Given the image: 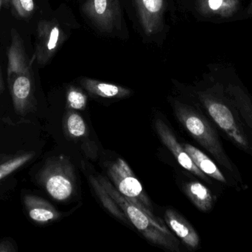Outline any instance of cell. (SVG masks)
I'll return each instance as SVG.
<instances>
[{
  "label": "cell",
  "mask_w": 252,
  "mask_h": 252,
  "mask_svg": "<svg viewBox=\"0 0 252 252\" xmlns=\"http://www.w3.org/2000/svg\"><path fill=\"white\" fill-rule=\"evenodd\" d=\"M23 201L28 216L35 223H50L57 220L62 216L50 203L41 197L25 195Z\"/></svg>",
  "instance_id": "obj_11"
},
{
  "label": "cell",
  "mask_w": 252,
  "mask_h": 252,
  "mask_svg": "<svg viewBox=\"0 0 252 252\" xmlns=\"http://www.w3.org/2000/svg\"><path fill=\"white\" fill-rule=\"evenodd\" d=\"M249 12H250V13H252V4H250V10H249Z\"/></svg>",
  "instance_id": "obj_24"
},
{
  "label": "cell",
  "mask_w": 252,
  "mask_h": 252,
  "mask_svg": "<svg viewBox=\"0 0 252 252\" xmlns=\"http://www.w3.org/2000/svg\"><path fill=\"white\" fill-rule=\"evenodd\" d=\"M98 180L124 212L127 220L148 241L170 251H179L177 240L158 217L134 205L105 178L100 177Z\"/></svg>",
  "instance_id": "obj_2"
},
{
  "label": "cell",
  "mask_w": 252,
  "mask_h": 252,
  "mask_svg": "<svg viewBox=\"0 0 252 252\" xmlns=\"http://www.w3.org/2000/svg\"><path fill=\"white\" fill-rule=\"evenodd\" d=\"M164 220L167 226L182 240V242L192 249L198 247L199 237L194 228L174 210H167L164 213Z\"/></svg>",
  "instance_id": "obj_12"
},
{
  "label": "cell",
  "mask_w": 252,
  "mask_h": 252,
  "mask_svg": "<svg viewBox=\"0 0 252 252\" xmlns=\"http://www.w3.org/2000/svg\"><path fill=\"white\" fill-rule=\"evenodd\" d=\"M81 84L83 87L91 94L94 96H100L107 99H121L130 95L131 91L129 89L110 84V83L103 82L91 78H84L81 79Z\"/></svg>",
  "instance_id": "obj_13"
},
{
  "label": "cell",
  "mask_w": 252,
  "mask_h": 252,
  "mask_svg": "<svg viewBox=\"0 0 252 252\" xmlns=\"http://www.w3.org/2000/svg\"><path fill=\"white\" fill-rule=\"evenodd\" d=\"M199 8L205 14L232 16L238 7L239 0H198Z\"/></svg>",
  "instance_id": "obj_16"
},
{
  "label": "cell",
  "mask_w": 252,
  "mask_h": 252,
  "mask_svg": "<svg viewBox=\"0 0 252 252\" xmlns=\"http://www.w3.org/2000/svg\"><path fill=\"white\" fill-rule=\"evenodd\" d=\"M66 130L71 136L74 138H81L87 134V126L81 115L75 112H70L66 117Z\"/></svg>",
  "instance_id": "obj_18"
},
{
  "label": "cell",
  "mask_w": 252,
  "mask_h": 252,
  "mask_svg": "<svg viewBox=\"0 0 252 252\" xmlns=\"http://www.w3.org/2000/svg\"><path fill=\"white\" fill-rule=\"evenodd\" d=\"M7 83L16 112L25 113L35 106L34 81L20 36L13 30L7 50Z\"/></svg>",
  "instance_id": "obj_1"
},
{
  "label": "cell",
  "mask_w": 252,
  "mask_h": 252,
  "mask_svg": "<svg viewBox=\"0 0 252 252\" xmlns=\"http://www.w3.org/2000/svg\"><path fill=\"white\" fill-rule=\"evenodd\" d=\"M67 105L71 109L81 110L86 108L87 97L79 89L72 87L68 90L66 94Z\"/></svg>",
  "instance_id": "obj_20"
},
{
  "label": "cell",
  "mask_w": 252,
  "mask_h": 252,
  "mask_svg": "<svg viewBox=\"0 0 252 252\" xmlns=\"http://www.w3.org/2000/svg\"><path fill=\"white\" fill-rule=\"evenodd\" d=\"M16 249L15 248L12 241L8 239L1 240L0 241V252H16Z\"/></svg>",
  "instance_id": "obj_22"
},
{
  "label": "cell",
  "mask_w": 252,
  "mask_h": 252,
  "mask_svg": "<svg viewBox=\"0 0 252 252\" xmlns=\"http://www.w3.org/2000/svg\"><path fill=\"white\" fill-rule=\"evenodd\" d=\"M3 0H0V9H1V4H2Z\"/></svg>",
  "instance_id": "obj_25"
},
{
  "label": "cell",
  "mask_w": 252,
  "mask_h": 252,
  "mask_svg": "<svg viewBox=\"0 0 252 252\" xmlns=\"http://www.w3.org/2000/svg\"><path fill=\"white\" fill-rule=\"evenodd\" d=\"M174 109L178 119L189 134L213 154L220 164L232 170V165L222 148L219 137L207 120L183 104H175Z\"/></svg>",
  "instance_id": "obj_4"
},
{
  "label": "cell",
  "mask_w": 252,
  "mask_h": 252,
  "mask_svg": "<svg viewBox=\"0 0 252 252\" xmlns=\"http://www.w3.org/2000/svg\"><path fill=\"white\" fill-rule=\"evenodd\" d=\"M204 106L215 122L237 144L243 147L248 146V142L237 125L230 109L223 104L210 99H204Z\"/></svg>",
  "instance_id": "obj_8"
},
{
  "label": "cell",
  "mask_w": 252,
  "mask_h": 252,
  "mask_svg": "<svg viewBox=\"0 0 252 252\" xmlns=\"http://www.w3.org/2000/svg\"><path fill=\"white\" fill-rule=\"evenodd\" d=\"M83 10L102 31L112 32L121 26L119 0H87Z\"/></svg>",
  "instance_id": "obj_6"
},
{
  "label": "cell",
  "mask_w": 252,
  "mask_h": 252,
  "mask_svg": "<svg viewBox=\"0 0 252 252\" xmlns=\"http://www.w3.org/2000/svg\"><path fill=\"white\" fill-rule=\"evenodd\" d=\"M185 192L194 205L202 212H208L213 206V197L208 188L197 181L189 182L185 186Z\"/></svg>",
  "instance_id": "obj_15"
},
{
  "label": "cell",
  "mask_w": 252,
  "mask_h": 252,
  "mask_svg": "<svg viewBox=\"0 0 252 252\" xmlns=\"http://www.w3.org/2000/svg\"><path fill=\"white\" fill-rule=\"evenodd\" d=\"M34 155H35L34 152H28L0 164V180L7 177L22 166L25 165L28 161L33 158Z\"/></svg>",
  "instance_id": "obj_19"
},
{
  "label": "cell",
  "mask_w": 252,
  "mask_h": 252,
  "mask_svg": "<svg viewBox=\"0 0 252 252\" xmlns=\"http://www.w3.org/2000/svg\"><path fill=\"white\" fill-rule=\"evenodd\" d=\"M155 125L156 130L161 142L174 155L178 163L185 170L193 173L203 180L209 181L208 178L197 167L184 146L179 143L168 126L161 119H157Z\"/></svg>",
  "instance_id": "obj_9"
},
{
  "label": "cell",
  "mask_w": 252,
  "mask_h": 252,
  "mask_svg": "<svg viewBox=\"0 0 252 252\" xmlns=\"http://www.w3.org/2000/svg\"><path fill=\"white\" fill-rule=\"evenodd\" d=\"M63 38V31L56 21H40L37 27L34 53L37 63L39 65H46L54 56Z\"/></svg>",
  "instance_id": "obj_7"
},
{
  "label": "cell",
  "mask_w": 252,
  "mask_h": 252,
  "mask_svg": "<svg viewBox=\"0 0 252 252\" xmlns=\"http://www.w3.org/2000/svg\"><path fill=\"white\" fill-rule=\"evenodd\" d=\"M16 13L21 18H28L35 10L34 0H11Z\"/></svg>",
  "instance_id": "obj_21"
},
{
  "label": "cell",
  "mask_w": 252,
  "mask_h": 252,
  "mask_svg": "<svg viewBox=\"0 0 252 252\" xmlns=\"http://www.w3.org/2000/svg\"><path fill=\"white\" fill-rule=\"evenodd\" d=\"M108 171L118 192L134 205L154 215L151 201L144 192L142 184L124 160L117 159L111 164Z\"/></svg>",
  "instance_id": "obj_5"
},
{
  "label": "cell",
  "mask_w": 252,
  "mask_h": 252,
  "mask_svg": "<svg viewBox=\"0 0 252 252\" xmlns=\"http://www.w3.org/2000/svg\"><path fill=\"white\" fill-rule=\"evenodd\" d=\"M183 146L195 163V165L201 172L219 181L226 183V179L221 172L204 152L189 144H185Z\"/></svg>",
  "instance_id": "obj_14"
},
{
  "label": "cell",
  "mask_w": 252,
  "mask_h": 252,
  "mask_svg": "<svg viewBox=\"0 0 252 252\" xmlns=\"http://www.w3.org/2000/svg\"><path fill=\"white\" fill-rule=\"evenodd\" d=\"M37 179L56 201H66L75 191V170L72 163L63 155L49 159L37 175Z\"/></svg>",
  "instance_id": "obj_3"
},
{
  "label": "cell",
  "mask_w": 252,
  "mask_h": 252,
  "mask_svg": "<svg viewBox=\"0 0 252 252\" xmlns=\"http://www.w3.org/2000/svg\"><path fill=\"white\" fill-rule=\"evenodd\" d=\"M92 185H93V189L95 191L97 197L101 201L103 205L104 206L106 210H109L111 213L115 217L121 219L123 221H127V217L124 212L122 211L119 206L116 204L115 201L112 199L111 195L108 193L107 191L103 187V185L99 181L98 179L97 178L91 177L90 179Z\"/></svg>",
  "instance_id": "obj_17"
},
{
  "label": "cell",
  "mask_w": 252,
  "mask_h": 252,
  "mask_svg": "<svg viewBox=\"0 0 252 252\" xmlns=\"http://www.w3.org/2000/svg\"><path fill=\"white\" fill-rule=\"evenodd\" d=\"M139 20L147 34L158 32L163 26L164 0H135Z\"/></svg>",
  "instance_id": "obj_10"
},
{
  "label": "cell",
  "mask_w": 252,
  "mask_h": 252,
  "mask_svg": "<svg viewBox=\"0 0 252 252\" xmlns=\"http://www.w3.org/2000/svg\"><path fill=\"white\" fill-rule=\"evenodd\" d=\"M3 91H4V84H3L2 76L0 71V94H1Z\"/></svg>",
  "instance_id": "obj_23"
}]
</instances>
